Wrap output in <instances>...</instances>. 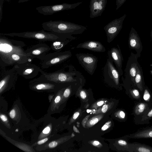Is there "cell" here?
Returning <instances> with one entry per match:
<instances>
[{"mask_svg":"<svg viewBox=\"0 0 152 152\" xmlns=\"http://www.w3.org/2000/svg\"><path fill=\"white\" fill-rule=\"evenodd\" d=\"M124 86L127 92L132 99L137 101L142 100V94L136 86L131 85Z\"/></svg>","mask_w":152,"mask_h":152,"instance_id":"603a6c76","label":"cell"},{"mask_svg":"<svg viewBox=\"0 0 152 152\" xmlns=\"http://www.w3.org/2000/svg\"><path fill=\"white\" fill-rule=\"evenodd\" d=\"M41 74L37 78L56 83L65 84L77 81L82 82L84 78L82 75L77 71L74 67H69L68 71L58 70L53 72L47 73L40 70Z\"/></svg>","mask_w":152,"mask_h":152,"instance_id":"7a4b0ae2","label":"cell"},{"mask_svg":"<svg viewBox=\"0 0 152 152\" xmlns=\"http://www.w3.org/2000/svg\"><path fill=\"white\" fill-rule=\"evenodd\" d=\"M107 109H108L107 105H106V104H104L103 106L102 107V112L103 113H105L107 111Z\"/></svg>","mask_w":152,"mask_h":152,"instance_id":"74e56055","label":"cell"},{"mask_svg":"<svg viewBox=\"0 0 152 152\" xmlns=\"http://www.w3.org/2000/svg\"><path fill=\"white\" fill-rule=\"evenodd\" d=\"M126 15H124L118 18L114 19L104 27L108 43L111 42L119 33L123 27L124 21Z\"/></svg>","mask_w":152,"mask_h":152,"instance_id":"8fae6325","label":"cell"},{"mask_svg":"<svg viewBox=\"0 0 152 152\" xmlns=\"http://www.w3.org/2000/svg\"><path fill=\"white\" fill-rule=\"evenodd\" d=\"M104 103V102L103 101H101L98 102L97 103V105L99 106H101Z\"/></svg>","mask_w":152,"mask_h":152,"instance_id":"b9f144b4","label":"cell"},{"mask_svg":"<svg viewBox=\"0 0 152 152\" xmlns=\"http://www.w3.org/2000/svg\"><path fill=\"white\" fill-rule=\"evenodd\" d=\"M128 41L129 48L135 50L136 53L140 56L143 48L142 43L138 34L133 27L131 29Z\"/></svg>","mask_w":152,"mask_h":152,"instance_id":"2e32d148","label":"cell"},{"mask_svg":"<svg viewBox=\"0 0 152 152\" xmlns=\"http://www.w3.org/2000/svg\"><path fill=\"white\" fill-rule=\"evenodd\" d=\"M151 106L142 100L138 101L134 104L133 111L135 123Z\"/></svg>","mask_w":152,"mask_h":152,"instance_id":"d6986e66","label":"cell"},{"mask_svg":"<svg viewBox=\"0 0 152 152\" xmlns=\"http://www.w3.org/2000/svg\"><path fill=\"white\" fill-rule=\"evenodd\" d=\"M75 56L81 66L89 74L92 75L96 68L97 58L88 53H77Z\"/></svg>","mask_w":152,"mask_h":152,"instance_id":"ba28073f","label":"cell"},{"mask_svg":"<svg viewBox=\"0 0 152 152\" xmlns=\"http://www.w3.org/2000/svg\"><path fill=\"white\" fill-rule=\"evenodd\" d=\"M16 115V112L14 109H12L10 112L9 115L10 118L12 119H13L15 117Z\"/></svg>","mask_w":152,"mask_h":152,"instance_id":"d6a6232c","label":"cell"},{"mask_svg":"<svg viewBox=\"0 0 152 152\" xmlns=\"http://www.w3.org/2000/svg\"><path fill=\"white\" fill-rule=\"evenodd\" d=\"M83 1L69 4L64 3L51 5L41 6L36 9L39 13L45 15H50L65 10L74 9L81 4Z\"/></svg>","mask_w":152,"mask_h":152,"instance_id":"9c48e42d","label":"cell"},{"mask_svg":"<svg viewBox=\"0 0 152 152\" xmlns=\"http://www.w3.org/2000/svg\"><path fill=\"white\" fill-rule=\"evenodd\" d=\"M51 130V127L50 126H46L42 131L41 135H47L49 134Z\"/></svg>","mask_w":152,"mask_h":152,"instance_id":"f1b7e54d","label":"cell"},{"mask_svg":"<svg viewBox=\"0 0 152 152\" xmlns=\"http://www.w3.org/2000/svg\"><path fill=\"white\" fill-rule=\"evenodd\" d=\"M152 39V28L151 30V35H150Z\"/></svg>","mask_w":152,"mask_h":152,"instance_id":"bcb514c9","label":"cell"},{"mask_svg":"<svg viewBox=\"0 0 152 152\" xmlns=\"http://www.w3.org/2000/svg\"><path fill=\"white\" fill-rule=\"evenodd\" d=\"M126 137L137 139L152 138V126L126 135Z\"/></svg>","mask_w":152,"mask_h":152,"instance_id":"ffe728a7","label":"cell"},{"mask_svg":"<svg viewBox=\"0 0 152 152\" xmlns=\"http://www.w3.org/2000/svg\"><path fill=\"white\" fill-rule=\"evenodd\" d=\"M1 75L0 94L13 84L17 80L18 74L13 66L11 69L2 72Z\"/></svg>","mask_w":152,"mask_h":152,"instance_id":"4fadbf2b","label":"cell"},{"mask_svg":"<svg viewBox=\"0 0 152 152\" xmlns=\"http://www.w3.org/2000/svg\"><path fill=\"white\" fill-rule=\"evenodd\" d=\"M73 129H74V131L75 132H76L79 133V132L78 130V129H77L74 126V127H73Z\"/></svg>","mask_w":152,"mask_h":152,"instance_id":"f6af8a7d","label":"cell"},{"mask_svg":"<svg viewBox=\"0 0 152 152\" xmlns=\"http://www.w3.org/2000/svg\"><path fill=\"white\" fill-rule=\"evenodd\" d=\"M120 117L122 119H125L126 117V114L124 112L121 111L119 113Z\"/></svg>","mask_w":152,"mask_h":152,"instance_id":"8d00e7d4","label":"cell"},{"mask_svg":"<svg viewBox=\"0 0 152 152\" xmlns=\"http://www.w3.org/2000/svg\"><path fill=\"white\" fill-rule=\"evenodd\" d=\"M62 84L51 82L39 80L37 78L29 82L31 88L37 91H52L55 90Z\"/></svg>","mask_w":152,"mask_h":152,"instance_id":"5bb4252c","label":"cell"},{"mask_svg":"<svg viewBox=\"0 0 152 152\" xmlns=\"http://www.w3.org/2000/svg\"><path fill=\"white\" fill-rule=\"evenodd\" d=\"M150 72H151V74L152 75V70H151L150 71Z\"/></svg>","mask_w":152,"mask_h":152,"instance_id":"7dc6e473","label":"cell"},{"mask_svg":"<svg viewBox=\"0 0 152 152\" xmlns=\"http://www.w3.org/2000/svg\"><path fill=\"white\" fill-rule=\"evenodd\" d=\"M1 119L4 122H7L8 121V119L6 116L3 114H1L0 115Z\"/></svg>","mask_w":152,"mask_h":152,"instance_id":"836d02e7","label":"cell"},{"mask_svg":"<svg viewBox=\"0 0 152 152\" xmlns=\"http://www.w3.org/2000/svg\"><path fill=\"white\" fill-rule=\"evenodd\" d=\"M108 127L109 126H108V125H107V124H105L102 127V130L103 131L107 129L108 128Z\"/></svg>","mask_w":152,"mask_h":152,"instance_id":"60d3db41","label":"cell"},{"mask_svg":"<svg viewBox=\"0 0 152 152\" xmlns=\"http://www.w3.org/2000/svg\"><path fill=\"white\" fill-rule=\"evenodd\" d=\"M140 56L131 52L128 58L125 70V77H122L124 86H135V79L137 72V67L138 63V58Z\"/></svg>","mask_w":152,"mask_h":152,"instance_id":"5b68a950","label":"cell"},{"mask_svg":"<svg viewBox=\"0 0 152 152\" xmlns=\"http://www.w3.org/2000/svg\"><path fill=\"white\" fill-rule=\"evenodd\" d=\"M51 49L45 43H40L34 45L25 50L26 56L31 59L37 58L41 60Z\"/></svg>","mask_w":152,"mask_h":152,"instance_id":"7c38bea8","label":"cell"},{"mask_svg":"<svg viewBox=\"0 0 152 152\" xmlns=\"http://www.w3.org/2000/svg\"><path fill=\"white\" fill-rule=\"evenodd\" d=\"M58 142L56 141H53L50 142L48 144V147L50 148H53L56 147L58 145Z\"/></svg>","mask_w":152,"mask_h":152,"instance_id":"4dcf8cb0","label":"cell"},{"mask_svg":"<svg viewBox=\"0 0 152 152\" xmlns=\"http://www.w3.org/2000/svg\"><path fill=\"white\" fill-rule=\"evenodd\" d=\"M42 26L46 31L62 36L72 40L76 38L72 35L83 33L86 27L67 21L50 20L43 23Z\"/></svg>","mask_w":152,"mask_h":152,"instance_id":"6da1fadb","label":"cell"},{"mask_svg":"<svg viewBox=\"0 0 152 152\" xmlns=\"http://www.w3.org/2000/svg\"><path fill=\"white\" fill-rule=\"evenodd\" d=\"M142 100L152 106V94L150 89L146 86L142 93Z\"/></svg>","mask_w":152,"mask_h":152,"instance_id":"484cf974","label":"cell"},{"mask_svg":"<svg viewBox=\"0 0 152 152\" xmlns=\"http://www.w3.org/2000/svg\"><path fill=\"white\" fill-rule=\"evenodd\" d=\"M135 83L136 87L142 94L145 85L142 69L139 63H138L137 67V72L135 79Z\"/></svg>","mask_w":152,"mask_h":152,"instance_id":"44dd1931","label":"cell"},{"mask_svg":"<svg viewBox=\"0 0 152 152\" xmlns=\"http://www.w3.org/2000/svg\"><path fill=\"white\" fill-rule=\"evenodd\" d=\"M11 0H0V5L3 6L4 1H6L7 2H10Z\"/></svg>","mask_w":152,"mask_h":152,"instance_id":"ab89813d","label":"cell"},{"mask_svg":"<svg viewBox=\"0 0 152 152\" xmlns=\"http://www.w3.org/2000/svg\"><path fill=\"white\" fill-rule=\"evenodd\" d=\"M77 48L88 49L93 51L103 52L106 51L104 46L99 41L89 40L79 44L76 46Z\"/></svg>","mask_w":152,"mask_h":152,"instance_id":"ac0fdd59","label":"cell"},{"mask_svg":"<svg viewBox=\"0 0 152 152\" xmlns=\"http://www.w3.org/2000/svg\"><path fill=\"white\" fill-rule=\"evenodd\" d=\"M99 119L98 118H94L91 119L89 122V124L91 126H93L98 121Z\"/></svg>","mask_w":152,"mask_h":152,"instance_id":"1f68e13d","label":"cell"},{"mask_svg":"<svg viewBox=\"0 0 152 152\" xmlns=\"http://www.w3.org/2000/svg\"><path fill=\"white\" fill-rule=\"evenodd\" d=\"M61 91H60L58 92V94L56 96L52 102L51 107V109L52 110L55 109L57 104L61 100V97L60 94L61 92Z\"/></svg>","mask_w":152,"mask_h":152,"instance_id":"4316f807","label":"cell"},{"mask_svg":"<svg viewBox=\"0 0 152 152\" xmlns=\"http://www.w3.org/2000/svg\"><path fill=\"white\" fill-rule=\"evenodd\" d=\"M0 65L3 67L9 57L14 54L26 56L24 49L25 44L22 41L11 39L0 34Z\"/></svg>","mask_w":152,"mask_h":152,"instance_id":"3957f363","label":"cell"},{"mask_svg":"<svg viewBox=\"0 0 152 152\" xmlns=\"http://www.w3.org/2000/svg\"><path fill=\"white\" fill-rule=\"evenodd\" d=\"M79 115V113L78 112H76L73 115V118L74 119H76Z\"/></svg>","mask_w":152,"mask_h":152,"instance_id":"f35d334b","label":"cell"},{"mask_svg":"<svg viewBox=\"0 0 152 152\" xmlns=\"http://www.w3.org/2000/svg\"><path fill=\"white\" fill-rule=\"evenodd\" d=\"M0 34L4 36L32 39L44 42L48 41L52 42L61 39H67L56 34L48 31H45L43 29L39 31L0 33Z\"/></svg>","mask_w":152,"mask_h":152,"instance_id":"277c9868","label":"cell"},{"mask_svg":"<svg viewBox=\"0 0 152 152\" xmlns=\"http://www.w3.org/2000/svg\"><path fill=\"white\" fill-rule=\"evenodd\" d=\"M30 0H18V2L19 3H23L28 1Z\"/></svg>","mask_w":152,"mask_h":152,"instance_id":"7bdbcfd3","label":"cell"},{"mask_svg":"<svg viewBox=\"0 0 152 152\" xmlns=\"http://www.w3.org/2000/svg\"><path fill=\"white\" fill-rule=\"evenodd\" d=\"M107 0H90V17L91 18L100 16L105 10Z\"/></svg>","mask_w":152,"mask_h":152,"instance_id":"e0dca14e","label":"cell"},{"mask_svg":"<svg viewBox=\"0 0 152 152\" xmlns=\"http://www.w3.org/2000/svg\"><path fill=\"white\" fill-rule=\"evenodd\" d=\"M118 47H113L108 52V58L114 63L116 68L120 76L123 75L122 69L123 62L124 59L121 53V50L118 45Z\"/></svg>","mask_w":152,"mask_h":152,"instance_id":"9a60e30c","label":"cell"},{"mask_svg":"<svg viewBox=\"0 0 152 152\" xmlns=\"http://www.w3.org/2000/svg\"><path fill=\"white\" fill-rule=\"evenodd\" d=\"M72 40L67 39H61L52 42L51 48L55 52H61L63 48Z\"/></svg>","mask_w":152,"mask_h":152,"instance_id":"cb8c5ba5","label":"cell"},{"mask_svg":"<svg viewBox=\"0 0 152 152\" xmlns=\"http://www.w3.org/2000/svg\"><path fill=\"white\" fill-rule=\"evenodd\" d=\"M71 90L69 87H68L65 89L64 93L63 96L65 98L68 97L70 93Z\"/></svg>","mask_w":152,"mask_h":152,"instance_id":"f546056e","label":"cell"},{"mask_svg":"<svg viewBox=\"0 0 152 152\" xmlns=\"http://www.w3.org/2000/svg\"><path fill=\"white\" fill-rule=\"evenodd\" d=\"M72 56V53L69 50L47 54L41 60V67L43 69H47L58 65L66 61Z\"/></svg>","mask_w":152,"mask_h":152,"instance_id":"8992f818","label":"cell"},{"mask_svg":"<svg viewBox=\"0 0 152 152\" xmlns=\"http://www.w3.org/2000/svg\"><path fill=\"white\" fill-rule=\"evenodd\" d=\"M48 138H45L38 141L37 142V143L38 145H41L46 142L47 141H48Z\"/></svg>","mask_w":152,"mask_h":152,"instance_id":"d590c367","label":"cell"},{"mask_svg":"<svg viewBox=\"0 0 152 152\" xmlns=\"http://www.w3.org/2000/svg\"><path fill=\"white\" fill-rule=\"evenodd\" d=\"M120 76L113 61L108 58L103 69V77L104 80L108 83L119 87L120 86Z\"/></svg>","mask_w":152,"mask_h":152,"instance_id":"52a82bcc","label":"cell"},{"mask_svg":"<svg viewBox=\"0 0 152 152\" xmlns=\"http://www.w3.org/2000/svg\"><path fill=\"white\" fill-rule=\"evenodd\" d=\"M93 143L95 145H97L99 144V142L97 141H94Z\"/></svg>","mask_w":152,"mask_h":152,"instance_id":"ee69618b","label":"cell"},{"mask_svg":"<svg viewBox=\"0 0 152 152\" xmlns=\"http://www.w3.org/2000/svg\"><path fill=\"white\" fill-rule=\"evenodd\" d=\"M126 0H116V5L117 6L116 10H118L125 2Z\"/></svg>","mask_w":152,"mask_h":152,"instance_id":"83f0119b","label":"cell"},{"mask_svg":"<svg viewBox=\"0 0 152 152\" xmlns=\"http://www.w3.org/2000/svg\"><path fill=\"white\" fill-rule=\"evenodd\" d=\"M18 74L26 79L35 77L40 72L41 69L30 61L14 66Z\"/></svg>","mask_w":152,"mask_h":152,"instance_id":"30bf717a","label":"cell"},{"mask_svg":"<svg viewBox=\"0 0 152 152\" xmlns=\"http://www.w3.org/2000/svg\"><path fill=\"white\" fill-rule=\"evenodd\" d=\"M80 95L81 98L83 99H85L86 97V94L84 91L83 90H82L80 91Z\"/></svg>","mask_w":152,"mask_h":152,"instance_id":"e575fe53","label":"cell"},{"mask_svg":"<svg viewBox=\"0 0 152 152\" xmlns=\"http://www.w3.org/2000/svg\"><path fill=\"white\" fill-rule=\"evenodd\" d=\"M130 152H152V147L150 146L135 142L129 143Z\"/></svg>","mask_w":152,"mask_h":152,"instance_id":"7402d4cb","label":"cell"},{"mask_svg":"<svg viewBox=\"0 0 152 152\" xmlns=\"http://www.w3.org/2000/svg\"><path fill=\"white\" fill-rule=\"evenodd\" d=\"M152 119V105L135 124H148Z\"/></svg>","mask_w":152,"mask_h":152,"instance_id":"d4e9b609","label":"cell"}]
</instances>
